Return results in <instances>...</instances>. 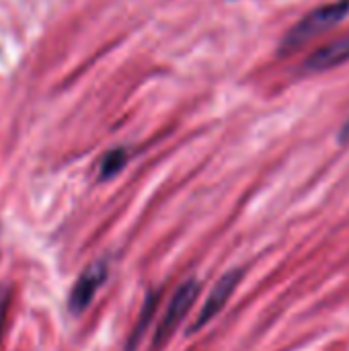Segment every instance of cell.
I'll return each mask as SVG.
<instances>
[{"mask_svg":"<svg viewBox=\"0 0 349 351\" xmlns=\"http://www.w3.org/2000/svg\"><path fill=\"white\" fill-rule=\"evenodd\" d=\"M349 12V0H337L331 4H323L315 10H311L302 21H298L288 35L284 37L280 51L282 53H290L294 49H298L300 45H304L306 41H311L313 37L337 27Z\"/></svg>","mask_w":349,"mask_h":351,"instance_id":"1","label":"cell"},{"mask_svg":"<svg viewBox=\"0 0 349 351\" xmlns=\"http://www.w3.org/2000/svg\"><path fill=\"white\" fill-rule=\"evenodd\" d=\"M197 294H200V284L195 280H189V282L179 286V290L171 298L169 308H167V313H165V317H163V321H160V325H158V329L154 333V341H152L154 350H160L171 339V335L177 331V327L183 323V319L191 311Z\"/></svg>","mask_w":349,"mask_h":351,"instance_id":"2","label":"cell"},{"mask_svg":"<svg viewBox=\"0 0 349 351\" xmlns=\"http://www.w3.org/2000/svg\"><path fill=\"white\" fill-rule=\"evenodd\" d=\"M241 280H243V271H241V269H232V271L224 274V276L216 282L214 290H212L210 296L206 298V302H204V306H202V311H200V315H197V321L191 325L189 333H195V331L204 329V327H206V325H208V323L226 306L228 298L234 294V290H237V286L241 284Z\"/></svg>","mask_w":349,"mask_h":351,"instance_id":"3","label":"cell"},{"mask_svg":"<svg viewBox=\"0 0 349 351\" xmlns=\"http://www.w3.org/2000/svg\"><path fill=\"white\" fill-rule=\"evenodd\" d=\"M105 280H107V263L105 261H97V263L88 265L70 292V298H68L70 313L80 315L91 304L93 296L97 294V290L101 288V284Z\"/></svg>","mask_w":349,"mask_h":351,"instance_id":"4","label":"cell"},{"mask_svg":"<svg viewBox=\"0 0 349 351\" xmlns=\"http://www.w3.org/2000/svg\"><path fill=\"white\" fill-rule=\"evenodd\" d=\"M344 62H349V37L335 39L323 47H319L317 51H313L306 60H304V70L309 72H321V70H329L335 68Z\"/></svg>","mask_w":349,"mask_h":351,"instance_id":"5","label":"cell"},{"mask_svg":"<svg viewBox=\"0 0 349 351\" xmlns=\"http://www.w3.org/2000/svg\"><path fill=\"white\" fill-rule=\"evenodd\" d=\"M128 162V152L123 148H113L109 150L103 160H101V167H99V177L101 181H109L113 179L117 173H121V169L125 167Z\"/></svg>","mask_w":349,"mask_h":351,"instance_id":"6","label":"cell"},{"mask_svg":"<svg viewBox=\"0 0 349 351\" xmlns=\"http://www.w3.org/2000/svg\"><path fill=\"white\" fill-rule=\"evenodd\" d=\"M156 304H158V292H154V294L148 296V300H146V304H144V308H142V315H140V319H138V325H136V329H134L132 335H130L128 351H134L136 350V346L140 343V339H142V335H144V331H146V327H148V321L152 319V315H154V311H156Z\"/></svg>","mask_w":349,"mask_h":351,"instance_id":"7","label":"cell"},{"mask_svg":"<svg viewBox=\"0 0 349 351\" xmlns=\"http://www.w3.org/2000/svg\"><path fill=\"white\" fill-rule=\"evenodd\" d=\"M8 304H10V290H8V286H4L0 290V339H2V331H4V319L8 313Z\"/></svg>","mask_w":349,"mask_h":351,"instance_id":"8","label":"cell"},{"mask_svg":"<svg viewBox=\"0 0 349 351\" xmlns=\"http://www.w3.org/2000/svg\"><path fill=\"white\" fill-rule=\"evenodd\" d=\"M339 140H341V144H348V142H349V119L346 121V123H344V128H341Z\"/></svg>","mask_w":349,"mask_h":351,"instance_id":"9","label":"cell"}]
</instances>
